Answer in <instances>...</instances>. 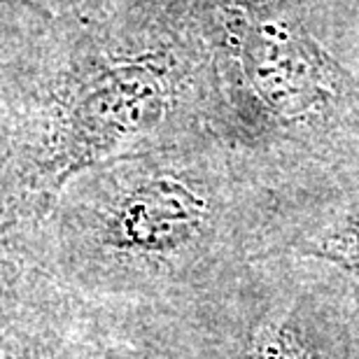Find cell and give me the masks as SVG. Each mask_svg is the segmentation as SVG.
Instances as JSON below:
<instances>
[{"label": "cell", "mask_w": 359, "mask_h": 359, "mask_svg": "<svg viewBox=\"0 0 359 359\" xmlns=\"http://www.w3.org/2000/svg\"><path fill=\"white\" fill-rule=\"evenodd\" d=\"M252 359H308V355L283 332H271L257 339Z\"/></svg>", "instance_id": "8992f818"}, {"label": "cell", "mask_w": 359, "mask_h": 359, "mask_svg": "<svg viewBox=\"0 0 359 359\" xmlns=\"http://www.w3.org/2000/svg\"><path fill=\"white\" fill-rule=\"evenodd\" d=\"M339 187L343 191L329 196L322 203V212L313 215L306 248L359 276V175L355 173Z\"/></svg>", "instance_id": "277c9868"}, {"label": "cell", "mask_w": 359, "mask_h": 359, "mask_svg": "<svg viewBox=\"0 0 359 359\" xmlns=\"http://www.w3.org/2000/svg\"><path fill=\"white\" fill-rule=\"evenodd\" d=\"M219 198L212 180L177 161H152L121 177L103 212L105 245L133 257H170L212 231Z\"/></svg>", "instance_id": "3957f363"}, {"label": "cell", "mask_w": 359, "mask_h": 359, "mask_svg": "<svg viewBox=\"0 0 359 359\" xmlns=\"http://www.w3.org/2000/svg\"><path fill=\"white\" fill-rule=\"evenodd\" d=\"M0 359H52V357H40V355L31 353V350L14 346V343L0 341Z\"/></svg>", "instance_id": "ba28073f"}, {"label": "cell", "mask_w": 359, "mask_h": 359, "mask_svg": "<svg viewBox=\"0 0 359 359\" xmlns=\"http://www.w3.org/2000/svg\"><path fill=\"white\" fill-rule=\"evenodd\" d=\"M205 42L212 121L245 152L346 159L359 152V75L301 0H187Z\"/></svg>", "instance_id": "6da1fadb"}, {"label": "cell", "mask_w": 359, "mask_h": 359, "mask_svg": "<svg viewBox=\"0 0 359 359\" xmlns=\"http://www.w3.org/2000/svg\"><path fill=\"white\" fill-rule=\"evenodd\" d=\"M212 119L205 42L187 0L145 5L135 42L96 63L0 194V233L47 210L80 170L147 147L187 114Z\"/></svg>", "instance_id": "7a4b0ae2"}, {"label": "cell", "mask_w": 359, "mask_h": 359, "mask_svg": "<svg viewBox=\"0 0 359 359\" xmlns=\"http://www.w3.org/2000/svg\"><path fill=\"white\" fill-rule=\"evenodd\" d=\"M327 42L359 26V0H301Z\"/></svg>", "instance_id": "5b68a950"}, {"label": "cell", "mask_w": 359, "mask_h": 359, "mask_svg": "<svg viewBox=\"0 0 359 359\" xmlns=\"http://www.w3.org/2000/svg\"><path fill=\"white\" fill-rule=\"evenodd\" d=\"M329 45H332L334 52L353 68V73L359 75V26L334 35V38L329 40Z\"/></svg>", "instance_id": "52a82bcc"}]
</instances>
